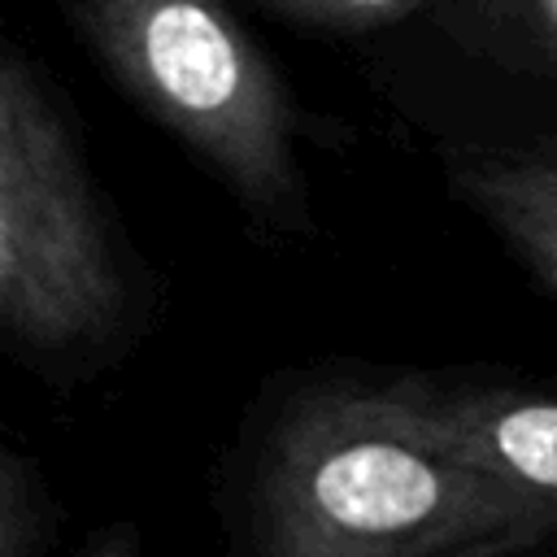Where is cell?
I'll return each mask as SVG.
<instances>
[{"instance_id": "obj_7", "label": "cell", "mask_w": 557, "mask_h": 557, "mask_svg": "<svg viewBox=\"0 0 557 557\" xmlns=\"http://www.w3.org/2000/svg\"><path fill=\"white\" fill-rule=\"evenodd\" d=\"M344 4H357V9H379V4H392V0H344Z\"/></svg>"}, {"instance_id": "obj_3", "label": "cell", "mask_w": 557, "mask_h": 557, "mask_svg": "<svg viewBox=\"0 0 557 557\" xmlns=\"http://www.w3.org/2000/svg\"><path fill=\"white\" fill-rule=\"evenodd\" d=\"M383 387L440 448L557 518V392L466 374H405Z\"/></svg>"}, {"instance_id": "obj_6", "label": "cell", "mask_w": 557, "mask_h": 557, "mask_svg": "<svg viewBox=\"0 0 557 557\" xmlns=\"http://www.w3.org/2000/svg\"><path fill=\"white\" fill-rule=\"evenodd\" d=\"M83 557H135V540L131 531H109V535H96Z\"/></svg>"}, {"instance_id": "obj_5", "label": "cell", "mask_w": 557, "mask_h": 557, "mask_svg": "<svg viewBox=\"0 0 557 557\" xmlns=\"http://www.w3.org/2000/svg\"><path fill=\"white\" fill-rule=\"evenodd\" d=\"M57 535V509L39 466L22 448L0 453V557H44Z\"/></svg>"}, {"instance_id": "obj_4", "label": "cell", "mask_w": 557, "mask_h": 557, "mask_svg": "<svg viewBox=\"0 0 557 557\" xmlns=\"http://www.w3.org/2000/svg\"><path fill=\"white\" fill-rule=\"evenodd\" d=\"M483 209L513 244L522 265L557 292V165L487 178Z\"/></svg>"}, {"instance_id": "obj_2", "label": "cell", "mask_w": 557, "mask_h": 557, "mask_svg": "<svg viewBox=\"0 0 557 557\" xmlns=\"http://www.w3.org/2000/svg\"><path fill=\"white\" fill-rule=\"evenodd\" d=\"M131 322V292L65 144L9 104L0 144V331L44 374L100 366Z\"/></svg>"}, {"instance_id": "obj_1", "label": "cell", "mask_w": 557, "mask_h": 557, "mask_svg": "<svg viewBox=\"0 0 557 557\" xmlns=\"http://www.w3.org/2000/svg\"><path fill=\"white\" fill-rule=\"evenodd\" d=\"M557 531L387 396L383 383L296 392L252 474L257 557H496Z\"/></svg>"}]
</instances>
